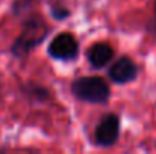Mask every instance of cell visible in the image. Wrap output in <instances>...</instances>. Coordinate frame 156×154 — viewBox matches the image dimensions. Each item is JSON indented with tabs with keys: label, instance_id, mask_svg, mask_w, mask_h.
<instances>
[{
	"label": "cell",
	"instance_id": "cell-1",
	"mask_svg": "<svg viewBox=\"0 0 156 154\" xmlns=\"http://www.w3.org/2000/svg\"><path fill=\"white\" fill-rule=\"evenodd\" d=\"M52 33V26L38 12H30L21 18V30L11 44V54L24 60L30 51L40 47Z\"/></svg>",
	"mask_w": 156,
	"mask_h": 154
},
{
	"label": "cell",
	"instance_id": "cell-2",
	"mask_svg": "<svg viewBox=\"0 0 156 154\" xmlns=\"http://www.w3.org/2000/svg\"><path fill=\"white\" fill-rule=\"evenodd\" d=\"M70 91L76 100L88 104L103 106L111 100V86L100 76L76 77L70 85Z\"/></svg>",
	"mask_w": 156,
	"mask_h": 154
},
{
	"label": "cell",
	"instance_id": "cell-3",
	"mask_svg": "<svg viewBox=\"0 0 156 154\" xmlns=\"http://www.w3.org/2000/svg\"><path fill=\"white\" fill-rule=\"evenodd\" d=\"M47 54L53 60L74 62L79 57V41L71 32H59L49 43Z\"/></svg>",
	"mask_w": 156,
	"mask_h": 154
},
{
	"label": "cell",
	"instance_id": "cell-4",
	"mask_svg": "<svg viewBox=\"0 0 156 154\" xmlns=\"http://www.w3.org/2000/svg\"><path fill=\"white\" fill-rule=\"evenodd\" d=\"M120 132H121L120 116L114 112L105 113L94 128V144L102 148L114 147L120 141Z\"/></svg>",
	"mask_w": 156,
	"mask_h": 154
},
{
	"label": "cell",
	"instance_id": "cell-5",
	"mask_svg": "<svg viewBox=\"0 0 156 154\" xmlns=\"http://www.w3.org/2000/svg\"><path fill=\"white\" fill-rule=\"evenodd\" d=\"M138 73L140 70H138L136 62L130 56L123 54L112 62V65L108 70V77L111 79L112 83L123 86L133 82L138 77Z\"/></svg>",
	"mask_w": 156,
	"mask_h": 154
},
{
	"label": "cell",
	"instance_id": "cell-6",
	"mask_svg": "<svg viewBox=\"0 0 156 154\" xmlns=\"http://www.w3.org/2000/svg\"><path fill=\"white\" fill-rule=\"evenodd\" d=\"M115 57L114 47L106 41H97L91 44L87 50V60L93 70H102Z\"/></svg>",
	"mask_w": 156,
	"mask_h": 154
},
{
	"label": "cell",
	"instance_id": "cell-7",
	"mask_svg": "<svg viewBox=\"0 0 156 154\" xmlns=\"http://www.w3.org/2000/svg\"><path fill=\"white\" fill-rule=\"evenodd\" d=\"M23 95L27 98L30 104H46L52 100V92L44 85L37 82H27L23 85Z\"/></svg>",
	"mask_w": 156,
	"mask_h": 154
},
{
	"label": "cell",
	"instance_id": "cell-8",
	"mask_svg": "<svg viewBox=\"0 0 156 154\" xmlns=\"http://www.w3.org/2000/svg\"><path fill=\"white\" fill-rule=\"evenodd\" d=\"M35 5H37V0H12L11 12H12L14 17H17V18L21 20L27 14L34 12Z\"/></svg>",
	"mask_w": 156,
	"mask_h": 154
},
{
	"label": "cell",
	"instance_id": "cell-9",
	"mask_svg": "<svg viewBox=\"0 0 156 154\" xmlns=\"http://www.w3.org/2000/svg\"><path fill=\"white\" fill-rule=\"evenodd\" d=\"M50 15L55 21H64L71 15V11L64 5H50Z\"/></svg>",
	"mask_w": 156,
	"mask_h": 154
},
{
	"label": "cell",
	"instance_id": "cell-10",
	"mask_svg": "<svg viewBox=\"0 0 156 154\" xmlns=\"http://www.w3.org/2000/svg\"><path fill=\"white\" fill-rule=\"evenodd\" d=\"M147 33L152 35V36H156V0L153 2V17L152 20L147 23Z\"/></svg>",
	"mask_w": 156,
	"mask_h": 154
},
{
	"label": "cell",
	"instance_id": "cell-11",
	"mask_svg": "<svg viewBox=\"0 0 156 154\" xmlns=\"http://www.w3.org/2000/svg\"><path fill=\"white\" fill-rule=\"evenodd\" d=\"M0 2H2V0H0Z\"/></svg>",
	"mask_w": 156,
	"mask_h": 154
}]
</instances>
